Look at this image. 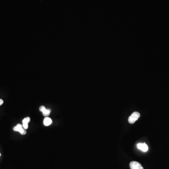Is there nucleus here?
Instances as JSON below:
<instances>
[{
	"label": "nucleus",
	"instance_id": "39448f33",
	"mask_svg": "<svg viewBox=\"0 0 169 169\" xmlns=\"http://www.w3.org/2000/svg\"><path fill=\"white\" fill-rule=\"evenodd\" d=\"M137 148L145 152L148 151L149 149L148 145L146 143H139L137 144Z\"/></svg>",
	"mask_w": 169,
	"mask_h": 169
},
{
	"label": "nucleus",
	"instance_id": "423d86ee",
	"mask_svg": "<svg viewBox=\"0 0 169 169\" xmlns=\"http://www.w3.org/2000/svg\"><path fill=\"white\" fill-rule=\"evenodd\" d=\"M31 120V119L29 117H26L23 120V126L25 129H27L28 127V123H29Z\"/></svg>",
	"mask_w": 169,
	"mask_h": 169
},
{
	"label": "nucleus",
	"instance_id": "20e7f679",
	"mask_svg": "<svg viewBox=\"0 0 169 169\" xmlns=\"http://www.w3.org/2000/svg\"><path fill=\"white\" fill-rule=\"evenodd\" d=\"M39 111L42 112V114L44 117H49L50 114V111L46 109L45 106H42L39 107Z\"/></svg>",
	"mask_w": 169,
	"mask_h": 169
},
{
	"label": "nucleus",
	"instance_id": "f03ea898",
	"mask_svg": "<svg viewBox=\"0 0 169 169\" xmlns=\"http://www.w3.org/2000/svg\"><path fill=\"white\" fill-rule=\"evenodd\" d=\"M13 130L15 132H18L22 135H25L26 134V131L24 128L23 125L20 124H18L15 126L13 127Z\"/></svg>",
	"mask_w": 169,
	"mask_h": 169
},
{
	"label": "nucleus",
	"instance_id": "7ed1b4c3",
	"mask_svg": "<svg viewBox=\"0 0 169 169\" xmlns=\"http://www.w3.org/2000/svg\"><path fill=\"white\" fill-rule=\"evenodd\" d=\"M131 169H144L141 163L136 161H132L130 163Z\"/></svg>",
	"mask_w": 169,
	"mask_h": 169
},
{
	"label": "nucleus",
	"instance_id": "0eeeda50",
	"mask_svg": "<svg viewBox=\"0 0 169 169\" xmlns=\"http://www.w3.org/2000/svg\"><path fill=\"white\" fill-rule=\"evenodd\" d=\"M43 123H44L45 126H49V125H51L52 123V119L50 118H49V117H46V118H44Z\"/></svg>",
	"mask_w": 169,
	"mask_h": 169
},
{
	"label": "nucleus",
	"instance_id": "6e6552de",
	"mask_svg": "<svg viewBox=\"0 0 169 169\" xmlns=\"http://www.w3.org/2000/svg\"><path fill=\"white\" fill-rule=\"evenodd\" d=\"M4 101L2 99H0V106H1L4 104Z\"/></svg>",
	"mask_w": 169,
	"mask_h": 169
},
{
	"label": "nucleus",
	"instance_id": "1a4fd4ad",
	"mask_svg": "<svg viewBox=\"0 0 169 169\" xmlns=\"http://www.w3.org/2000/svg\"><path fill=\"white\" fill-rule=\"evenodd\" d=\"M0 156H1V153H0Z\"/></svg>",
	"mask_w": 169,
	"mask_h": 169
},
{
	"label": "nucleus",
	"instance_id": "f257e3e1",
	"mask_svg": "<svg viewBox=\"0 0 169 169\" xmlns=\"http://www.w3.org/2000/svg\"><path fill=\"white\" fill-rule=\"evenodd\" d=\"M140 114L138 112H134L129 117L128 122L130 124L134 123L140 117Z\"/></svg>",
	"mask_w": 169,
	"mask_h": 169
}]
</instances>
